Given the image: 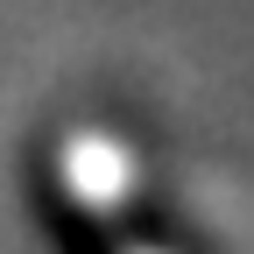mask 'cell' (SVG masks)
Here are the masks:
<instances>
[{
	"mask_svg": "<svg viewBox=\"0 0 254 254\" xmlns=\"http://www.w3.org/2000/svg\"><path fill=\"white\" fill-rule=\"evenodd\" d=\"M106 170V198H92L85 177L71 170V155H64V184H57V233L71 240V254H184L170 233L141 226V205L127 198V170L113 155H99Z\"/></svg>",
	"mask_w": 254,
	"mask_h": 254,
	"instance_id": "6da1fadb",
	"label": "cell"
}]
</instances>
